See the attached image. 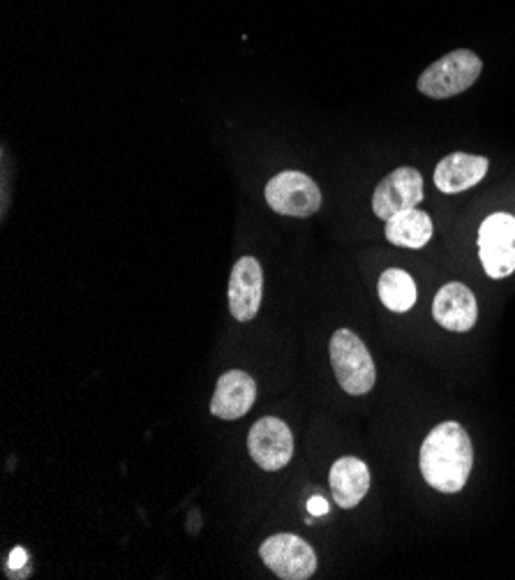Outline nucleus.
Returning a JSON list of instances; mask_svg holds the SVG:
<instances>
[{
	"label": "nucleus",
	"instance_id": "f257e3e1",
	"mask_svg": "<svg viewBox=\"0 0 515 580\" xmlns=\"http://www.w3.org/2000/svg\"><path fill=\"white\" fill-rule=\"evenodd\" d=\"M421 474L439 493H460L474 465V449L468 431L455 421L439 423L426 437L419 456Z\"/></svg>",
	"mask_w": 515,
	"mask_h": 580
},
{
	"label": "nucleus",
	"instance_id": "f03ea898",
	"mask_svg": "<svg viewBox=\"0 0 515 580\" xmlns=\"http://www.w3.org/2000/svg\"><path fill=\"white\" fill-rule=\"evenodd\" d=\"M331 363L342 391L350 396H365L373 391L377 370L371 351L350 329H337L331 338Z\"/></svg>",
	"mask_w": 515,
	"mask_h": 580
},
{
	"label": "nucleus",
	"instance_id": "7ed1b4c3",
	"mask_svg": "<svg viewBox=\"0 0 515 580\" xmlns=\"http://www.w3.org/2000/svg\"><path fill=\"white\" fill-rule=\"evenodd\" d=\"M481 70L483 63L474 52L458 49V52H451L434 61L421 74L419 91L432 99H447L460 95L476 84V80L481 77Z\"/></svg>",
	"mask_w": 515,
	"mask_h": 580
},
{
	"label": "nucleus",
	"instance_id": "20e7f679",
	"mask_svg": "<svg viewBox=\"0 0 515 580\" xmlns=\"http://www.w3.org/2000/svg\"><path fill=\"white\" fill-rule=\"evenodd\" d=\"M266 201L280 215L310 218L322 209V190L308 173L289 169L268 181Z\"/></svg>",
	"mask_w": 515,
	"mask_h": 580
},
{
	"label": "nucleus",
	"instance_id": "39448f33",
	"mask_svg": "<svg viewBox=\"0 0 515 580\" xmlns=\"http://www.w3.org/2000/svg\"><path fill=\"white\" fill-rule=\"evenodd\" d=\"M479 257L483 271L502 281L515 271V218L508 213L487 215L479 230Z\"/></svg>",
	"mask_w": 515,
	"mask_h": 580
},
{
	"label": "nucleus",
	"instance_id": "423d86ee",
	"mask_svg": "<svg viewBox=\"0 0 515 580\" xmlns=\"http://www.w3.org/2000/svg\"><path fill=\"white\" fill-rule=\"evenodd\" d=\"M259 555L264 565L282 580H308L316 571L314 548L297 535H273L268 537Z\"/></svg>",
	"mask_w": 515,
	"mask_h": 580
},
{
	"label": "nucleus",
	"instance_id": "0eeeda50",
	"mask_svg": "<svg viewBox=\"0 0 515 580\" xmlns=\"http://www.w3.org/2000/svg\"><path fill=\"white\" fill-rule=\"evenodd\" d=\"M248 451L255 465L266 472H278L291 463L293 435L291 428L278 416L259 419L248 435Z\"/></svg>",
	"mask_w": 515,
	"mask_h": 580
},
{
	"label": "nucleus",
	"instance_id": "6e6552de",
	"mask_svg": "<svg viewBox=\"0 0 515 580\" xmlns=\"http://www.w3.org/2000/svg\"><path fill=\"white\" fill-rule=\"evenodd\" d=\"M423 201V176L414 167L390 171L373 194V211L384 222L403 211L416 209Z\"/></svg>",
	"mask_w": 515,
	"mask_h": 580
},
{
	"label": "nucleus",
	"instance_id": "1a4fd4ad",
	"mask_svg": "<svg viewBox=\"0 0 515 580\" xmlns=\"http://www.w3.org/2000/svg\"><path fill=\"white\" fill-rule=\"evenodd\" d=\"M264 296V271L255 257H240L229 277V310L238 321L257 317Z\"/></svg>",
	"mask_w": 515,
	"mask_h": 580
},
{
	"label": "nucleus",
	"instance_id": "9d476101",
	"mask_svg": "<svg viewBox=\"0 0 515 580\" xmlns=\"http://www.w3.org/2000/svg\"><path fill=\"white\" fill-rule=\"evenodd\" d=\"M257 400L255 377L243 370H227L219 375L211 400V414L225 421H236L248 414Z\"/></svg>",
	"mask_w": 515,
	"mask_h": 580
},
{
	"label": "nucleus",
	"instance_id": "9b49d317",
	"mask_svg": "<svg viewBox=\"0 0 515 580\" xmlns=\"http://www.w3.org/2000/svg\"><path fill=\"white\" fill-rule=\"evenodd\" d=\"M432 317L439 326L455 334L474 329L479 319V304L474 292L462 283L444 285L432 300Z\"/></svg>",
	"mask_w": 515,
	"mask_h": 580
},
{
	"label": "nucleus",
	"instance_id": "f8f14e48",
	"mask_svg": "<svg viewBox=\"0 0 515 580\" xmlns=\"http://www.w3.org/2000/svg\"><path fill=\"white\" fill-rule=\"evenodd\" d=\"M487 167H490V162L483 156L451 154L437 165L434 186L447 194L464 192V190H470L483 181V176L487 173Z\"/></svg>",
	"mask_w": 515,
	"mask_h": 580
},
{
	"label": "nucleus",
	"instance_id": "ddd939ff",
	"mask_svg": "<svg viewBox=\"0 0 515 580\" xmlns=\"http://www.w3.org/2000/svg\"><path fill=\"white\" fill-rule=\"evenodd\" d=\"M331 493L342 509H354L363 502V497L371 491V470L354 456H345L335 461L331 467Z\"/></svg>",
	"mask_w": 515,
	"mask_h": 580
},
{
	"label": "nucleus",
	"instance_id": "4468645a",
	"mask_svg": "<svg viewBox=\"0 0 515 580\" xmlns=\"http://www.w3.org/2000/svg\"><path fill=\"white\" fill-rule=\"evenodd\" d=\"M386 239L388 243L421 250L432 239V220L426 211L409 209L386 220Z\"/></svg>",
	"mask_w": 515,
	"mask_h": 580
},
{
	"label": "nucleus",
	"instance_id": "2eb2a0df",
	"mask_svg": "<svg viewBox=\"0 0 515 580\" xmlns=\"http://www.w3.org/2000/svg\"><path fill=\"white\" fill-rule=\"evenodd\" d=\"M379 298L390 313H407L416 304V283L414 277L403 268H388L382 273L379 283Z\"/></svg>",
	"mask_w": 515,
	"mask_h": 580
},
{
	"label": "nucleus",
	"instance_id": "dca6fc26",
	"mask_svg": "<svg viewBox=\"0 0 515 580\" xmlns=\"http://www.w3.org/2000/svg\"><path fill=\"white\" fill-rule=\"evenodd\" d=\"M26 562H29V558H26V550H23V548H14L10 552V562H8L10 569H23V567H26Z\"/></svg>",
	"mask_w": 515,
	"mask_h": 580
},
{
	"label": "nucleus",
	"instance_id": "f3484780",
	"mask_svg": "<svg viewBox=\"0 0 515 580\" xmlns=\"http://www.w3.org/2000/svg\"><path fill=\"white\" fill-rule=\"evenodd\" d=\"M308 509L312 516H326L329 514V502H324L322 497H312L308 504Z\"/></svg>",
	"mask_w": 515,
	"mask_h": 580
}]
</instances>
